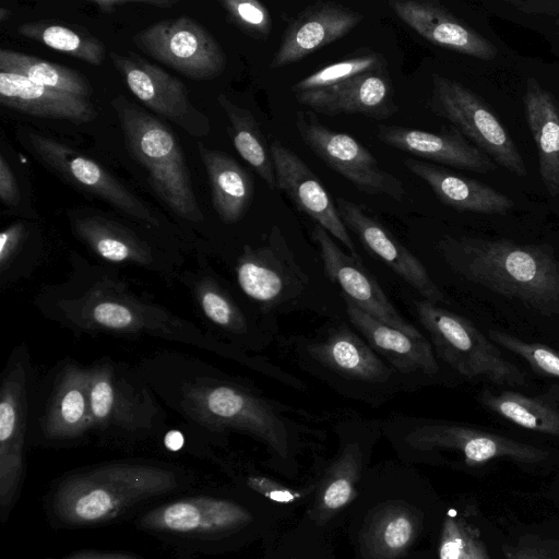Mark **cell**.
Returning <instances> with one entry per match:
<instances>
[{
    "label": "cell",
    "mask_w": 559,
    "mask_h": 559,
    "mask_svg": "<svg viewBox=\"0 0 559 559\" xmlns=\"http://www.w3.org/2000/svg\"><path fill=\"white\" fill-rule=\"evenodd\" d=\"M389 7L429 43L480 60H492L496 46L447 8L428 0H391Z\"/></svg>",
    "instance_id": "484cf974"
},
{
    "label": "cell",
    "mask_w": 559,
    "mask_h": 559,
    "mask_svg": "<svg viewBox=\"0 0 559 559\" xmlns=\"http://www.w3.org/2000/svg\"><path fill=\"white\" fill-rule=\"evenodd\" d=\"M29 348L11 350L0 383V523L5 525L26 478L31 406L36 385Z\"/></svg>",
    "instance_id": "8fae6325"
},
{
    "label": "cell",
    "mask_w": 559,
    "mask_h": 559,
    "mask_svg": "<svg viewBox=\"0 0 559 559\" xmlns=\"http://www.w3.org/2000/svg\"><path fill=\"white\" fill-rule=\"evenodd\" d=\"M524 114L538 155V170L550 197L559 194V103L535 78L526 82Z\"/></svg>",
    "instance_id": "4dcf8cb0"
},
{
    "label": "cell",
    "mask_w": 559,
    "mask_h": 559,
    "mask_svg": "<svg viewBox=\"0 0 559 559\" xmlns=\"http://www.w3.org/2000/svg\"><path fill=\"white\" fill-rule=\"evenodd\" d=\"M336 207L348 230L364 247L378 257L424 300L438 304L444 295L427 272L425 265L376 217L359 204L344 198L336 199Z\"/></svg>",
    "instance_id": "603a6c76"
},
{
    "label": "cell",
    "mask_w": 559,
    "mask_h": 559,
    "mask_svg": "<svg viewBox=\"0 0 559 559\" xmlns=\"http://www.w3.org/2000/svg\"><path fill=\"white\" fill-rule=\"evenodd\" d=\"M439 250L462 278L518 300L542 316L559 317V260L548 246L444 237Z\"/></svg>",
    "instance_id": "277c9868"
},
{
    "label": "cell",
    "mask_w": 559,
    "mask_h": 559,
    "mask_svg": "<svg viewBox=\"0 0 559 559\" xmlns=\"http://www.w3.org/2000/svg\"><path fill=\"white\" fill-rule=\"evenodd\" d=\"M323 271L342 297L377 320L415 338L426 336L392 305L381 286L364 266L359 257L345 252L321 226L312 228Z\"/></svg>",
    "instance_id": "44dd1931"
},
{
    "label": "cell",
    "mask_w": 559,
    "mask_h": 559,
    "mask_svg": "<svg viewBox=\"0 0 559 559\" xmlns=\"http://www.w3.org/2000/svg\"><path fill=\"white\" fill-rule=\"evenodd\" d=\"M404 165L425 181L443 204L456 211L506 215L514 206L512 199L481 181L415 158H406Z\"/></svg>",
    "instance_id": "f546056e"
},
{
    "label": "cell",
    "mask_w": 559,
    "mask_h": 559,
    "mask_svg": "<svg viewBox=\"0 0 559 559\" xmlns=\"http://www.w3.org/2000/svg\"><path fill=\"white\" fill-rule=\"evenodd\" d=\"M178 283L188 292L204 330L236 348L254 353L275 335L273 322L261 317L198 251L195 266L183 269Z\"/></svg>",
    "instance_id": "7c38bea8"
},
{
    "label": "cell",
    "mask_w": 559,
    "mask_h": 559,
    "mask_svg": "<svg viewBox=\"0 0 559 559\" xmlns=\"http://www.w3.org/2000/svg\"><path fill=\"white\" fill-rule=\"evenodd\" d=\"M227 263L240 295L270 322L277 314L302 310L329 319L346 317L344 302L330 289L334 285L299 262L278 226L261 242L242 245Z\"/></svg>",
    "instance_id": "5b68a950"
},
{
    "label": "cell",
    "mask_w": 559,
    "mask_h": 559,
    "mask_svg": "<svg viewBox=\"0 0 559 559\" xmlns=\"http://www.w3.org/2000/svg\"><path fill=\"white\" fill-rule=\"evenodd\" d=\"M480 403L491 413L522 428L559 437V408L514 391H484Z\"/></svg>",
    "instance_id": "836d02e7"
},
{
    "label": "cell",
    "mask_w": 559,
    "mask_h": 559,
    "mask_svg": "<svg viewBox=\"0 0 559 559\" xmlns=\"http://www.w3.org/2000/svg\"><path fill=\"white\" fill-rule=\"evenodd\" d=\"M94 440L88 368L72 357L57 361L36 381L28 445L71 449Z\"/></svg>",
    "instance_id": "30bf717a"
},
{
    "label": "cell",
    "mask_w": 559,
    "mask_h": 559,
    "mask_svg": "<svg viewBox=\"0 0 559 559\" xmlns=\"http://www.w3.org/2000/svg\"><path fill=\"white\" fill-rule=\"evenodd\" d=\"M295 364L341 396L380 407L417 386L383 360L345 318H331L310 336L282 342Z\"/></svg>",
    "instance_id": "8992f818"
},
{
    "label": "cell",
    "mask_w": 559,
    "mask_h": 559,
    "mask_svg": "<svg viewBox=\"0 0 559 559\" xmlns=\"http://www.w3.org/2000/svg\"><path fill=\"white\" fill-rule=\"evenodd\" d=\"M61 282L40 286L33 305L46 319L75 335L155 338L183 344L242 365L283 384L292 374L266 357L236 348L139 293L118 267L72 251Z\"/></svg>",
    "instance_id": "7a4b0ae2"
},
{
    "label": "cell",
    "mask_w": 559,
    "mask_h": 559,
    "mask_svg": "<svg viewBox=\"0 0 559 559\" xmlns=\"http://www.w3.org/2000/svg\"><path fill=\"white\" fill-rule=\"evenodd\" d=\"M350 496V483L346 478H338L328 487L323 499L329 508L336 509L344 506Z\"/></svg>",
    "instance_id": "bcb514c9"
},
{
    "label": "cell",
    "mask_w": 559,
    "mask_h": 559,
    "mask_svg": "<svg viewBox=\"0 0 559 559\" xmlns=\"http://www.w3.org/2000/svg\"><path fill=\"white\" fill-rule=\"evenodd\" d=\"M556 23H557V25H559V17H558V20H557V22H556Z\"/></svg>",
    "instance_id": "816d5d0a"
},
{
    "label": "cell",
    "mask_w": 559,
    "mask_h": 559,
    "mask_svg": "<svg viewBox=\"0 0 559 559\" xmlns=\"http://www.w3.org/2000/svg\"><path fill=\"white\" fill-rule=\"evenodd\" d=\"M31 231L22 222H15L0 234V287L7 289L29 278L41 259L40 241L31 240Z\"/></svg>",
    "instance_id": "d590c367"
},
{
    "label": "cell",
    "mask_w": 559,
    "mask_h": 559,
    "mask_svg": "<svg viewBox=\"0 0 559 559\" xmlns=\"http://www.w3.org/2000/svg\"><path fill=\"white\" fill-rule=\"evenodd\" d=\"M0 199L8 207H14L21 200L16 178L3 155H0Z\"/></svg>",
    "instance_id": "b9f144b4"
},
{
    "label": "cell",
    "mask_w": 559,
    "mask_h": 559,
    "mask_svg": "<svg viewBox=\"0 0 559 559\" xmlns=\"http://www.w3.org/2000/svg\"><path fill=\"white\" fill-rule=\"evenodd\" d=\"M87 368L98 445L131 453L163 438L168 431L166 408L135 365L104 356Z\"/></svg>",
    "instance_id": "52a82bcc"
},
{
    "label": "cell",
    "mask_w": 559,
    "mask_h": 559,
    "mask_svg": "<svg viewBox=\"0 0 559 559\" xmlns=\"http://www.w3.org/2000/svg\"><path fill=\"white\" fill-rule=\"evenodd\" d=\"M0 103L29 116L75 123L93 121L97 116L87 97L41 86L5 71H0Z\"/></svg>",
    "instance_id": "f1b7e54d"
},
{
    "label": "cell",
    "mask_w": 559,
    "mask_h": 559,
    "mask_svg": "<svg viewBox=\"0 0 559 559\" xmlns=\"http://www.w3.org/2000/svg\"><path fill=\"white\" fill-rule=\"evenodd\" d=\"M276 188L283 191L299 211L312 218L354 257H359L355 243L317 175L294 151L274 140L270 144Z\"/></svg>",
    "instance_id": "7402d4cb"
},
{
    "label": "cell",
    "mask_w": 559,
    "mask_h": 559,
    "mask_svg": "<svg viewBox=\"0 0 559 559\" xmlns=\"http://www.w3.org/2000/svg\"><path fill=\"white\" fill-rule=\"evenodd\" d=\"M109 58L143 105L195 138L210 133L209 117L190 100L182 81L133 52L111 51Z\"/></svg>",
    "instance_id": "ffe728a7"
},
{
    "label": "cell",
    "mask_w": 559,
    "mask_h": 559,
    "mask_svg": "<svg viewBox=\"0 0 559 559\" xmlns=\"http://www.w3.org/2000/svg\"><path fill=\"white\" fill-rule=\"evenodd\" d=\"M132 157L147 173L158 198L180 218L201 224L205 216L198 203L185 154L174 132L123 96L111 100Z\"/></svg>",
    "instance_id": "9c48e42d"
},
{
    "label": "cell",
    "mask_w": 559,
    "mask_h": 559,
    "mask_svg": "<svg viewBox=\"0 0 559 559\" xmlns=\"http://www.w3.org/2000/svg\"><path fill=\"white\" fill-rule=\"evenodd\" d=\"M135 367L164 406L215 448L224 449L228 436L238 432L285 453L299 437L323 432L313 426L323 416L267 397L246 379L198 356L157 350Z\"/></svg>",
    "instance_id": "6da1fadb"
},
{
    "label": "cell",
    "mask_w": 559,
    "mask_h": 559,
    "mask_svg": "<svg viewBox=\"0 0 559 559\" xmlns=\"http://www.w3.org/2000/svg\"><path fill=\"white\" fill-rule=\"evenodd\" d=\"M20 139L39 163L63 180L102 199L142 227L162 229L154 212L93 159L29 129L21 130Z\"/></svg>",
    "instance_id": "e0dca14e"
},
{
    "label": "cell",
    "mask_w": 559,
    "mask_h": 559,
    "mask_svg": "<svg viewBox=\"0 0 559 559\" xmlns=\"http://www.w3.org/2000/svg\"><path fill=\"white\" fill-rule=\"evenodd\" d=\"M174 559H197L194 555L186 552H175Z\"/></svg>",
    "instance_id": "681fc988"
},
{
    "label": "cell",
    "mask_w": 559,
    "mask_h": 559,
    "mask_svg": "<svg viewBox=\"0 0 559 559\" xmlns=\"http://www.w3.org/2000/svg\"><path fill=\"white\" fill-rule=\"evenodd\" d=\"M217 102L229 121V134L238 154L275 190L276 180L270 146L253 115L219 94Z\"/></svg>",
    "instance_id": "d6a6232c"
},
{
    "label": "cell",
    "mask_w": 559,
    "mask_h": 559,
    "mask_svg": "<svg viewBox=\"0 0 559 559\" xmlns=\"http://www.w3.org/2000/svg\"><path fill=\"white\" fill-rule=\"evenodd\" d=\"M0 71L26 78L35 84L87 97L92 94L90 81L80 72L34 56L2 48Z\"/></svg>",
    "instance_id": "e575fe53"
},
{
    "label": "cell",
    "mask_w": 559,
    "mask_h": 559,
    "mask_svg": "<svg viewBox=\"0 0 559 559\" xmlns=\"http://www.w3.org/2000/svg\"><path fill=\"white\" fill-rule=\"evenodd\" d=\"M7 13L9 14V11H7L4 8L0 9V21L3 22L5 20Z\"/></svg>",
    "instance_id": "f907efd6"
},
{
    "label": "cell",
    "mask_w": 559,
    "mask_h": 559,
    "mask_svg": "<svg viewBox=\"0 0 559 559\" xmlns=\"http://www.w3.org/2000/svg\"><path fill=\"white\" fill-rule=\"evenodd\" d=\"M506 559H549L544 552L527 547H503Z\"/></svg>",
    "instance_id": "7dc6e473"
},
{
    "label": "cell",
    "mask_w": 559,
    "mask_h": 559,
    "mask_svg": "<svg viewBox=\"0 0 559 559\" xmlns=\"http://www.w3.org/2000/svg\"><path fill=\"white\" fill-rule=\"evenodd\" d=\"M91 2L105 13L114 12L116 9L119 8L117 4V0H94Z\"/></svg>",
    "instance_id": "c3c4849f"
},
{
    "label": "cell",
    "mask_w": 559,
    "mask_h": 559,
    "mask_svg": "<svg viewBox=\"0 0 559 559\" xmlns=\"http://www.w3.org/2000/svg\"><path fill=\"white\" fill-rule=\"evenodd\" d=\"M200 486L190 466L155 457L83 465L55 477L43 496L48 525L57 531L104 527L132 520L147 507Z\"/></svg>",
    "instance_id": "3957f363"
},
{
    "label": "cell",
    "mask_w": 559,
    "mask_h": 559,
    "mask_svg": "<svg viewBox=\"0 0 559 559\" xmlns=\"http://www.w3.org/2000/svg\"><path fill=\"white\" fill-rule=\"evenodd\" d=\"M415 307L435 354L459 374L500 385L526 383L525 373L469 320L424 299L416 301Z\"/></svg>",
    "instance_id": "4fadbf2b"
},
{
    "label": "cell",
    "mask_w": 559,
    "mask_h": 559,
    "mask_svg": "<svg viewBox=\"0 0 559 559\" xmlns=\"http://www.w3.org/2000/svg\"><path fill=\"white\" fill-rule=\"evenodd\" d=\"M412 532L413 527L407 518H395L384 528V544L391 549H400L408 543Z\"/></svg>",
    "instance_id": "7bdbcfd3"
},
{
    "label": "cell",
    "mask_w": 559,
    "mask_h": 559,
    "mask_svg": "<svg viewBox=\"0 0 559 559\" xmlns=\"http://www.w3.org/2000/svg\"><path fill=\"white\" fill-rule=\"evenodd\" d=\"M68 217L74 237L104 264L133 266L168 284L178 282L185 259L174 247L100 214L70 212Z\"/></svg>",
    "instance_id": "9a60e30c"
},
{
    "label": "cell",
    "mask_w": 559,
    "mask_h": 559,
    "mask_svg": "<svg viewBox=\"0 0 559 559\" xmlns=\"http://www.w3.org/2000/svg\"><path fill=\"white\" fill-rule=\"evenodd\" d=\"M488 337L496 345L522 358L536 372L559 380V350L545 344L523 341L498 330H489Z\"/></svg>",
    "instance_id": "f35d334b"
},
{
    "label": "cell",
    "mask_w": 559,
    "mask_h": 559,
    "mask_svg": "<svg viewBox=\"0 0 559 559\" xmlns=\"http://www.w3.org/2000/svg\"><path fill=\"white\" fill-rule=\"evenodd\" d=\"M441 559H491L479 532L463 521L448 520L440 547Z\"/></svg>",
    "instance_id": "ab89813d"
},
{
    "label": "cell",
    "mask_w": 559,
    "mask_h": 559,
    "mask_svg": "<svg viewBox=\"0 0 559 559\" xmlns=\"http://www.w3.org/2000/svg\"><path fill=\"white\" fill-rule=\"evenodd\" d=\"M344 305L350 325L383 360L417 388L431 383L438 376L440 366L427 338H415L386 325L346 299Z\"/></svg>",
    "instance_id": "cb8c5ba5"
},
{
    "label": "cell",
    "mask_w": 559,
    "mask_h": 559,
    "mask_svg": "<svg viewBox=\"0 0 559 559\" xmlns=\"http://www.w3.org/2000/svg\"><path fill=\"white\" fill-rule=\"evenodd\" d=\"M211 188L212 204L224 224H236L247 213L253 198V181L231 156L198 142Z\"/></svg>",
    "instance_id": "1f68e13d"
},
{
    "label": "cell",
    "mask_w": 559,
    "mask_h": 559,
    "mask_svg": "<svg viewBox=\"0 0 559 559\" xmlns=\"http://www.w3.org/2000/svg\"><path fill=\"white\" fill-rule=\"evenodd\" d=\"M43 559H148L145 556L130 550H102L81 549L61 558Z\"/></svg>",
    "instance_id": "f6af8a7d"
},
{
    "label": "cell",
    "mask_w": 559,
    "mask_h": 559,
    "mask_svg": "<svg viewBox=\"0 0 559 559\" xmlns=\"http://www.w3.org/2000/svg\"><path fill=\"white\" fill-rule=\"evenodd\" d=\"M17 32L24 37L93 66H100L104 61L103 43L86 32L48 22L21 24Z\"/></svg>",
    "instance_id": "8d00e7d4"
},
{
    "label": "cell",
    "mask_w": 559,
    "mask_h": 559,
    "mask_svg": "<svg viewBox=\"0 0 559 559\" xmlns=\"http://www.w3.org/2000/svg\"><path fill=\"white\" fill-rule=\"evenodd\" d=\"M384 419V431L406 449L423 452L453 450L469 465H483L498 459L538 463L549 455L544 449L457 423L404 414Z\"/></svg>",
    "instance_id": "5bb4252c"
},
{
    "label": "cell",
    "mask_w": 559,
    "mask_h": 559,
    "mask_svg": "<svg viewBox=\"0 0 559 559\" xmlns=\"http://www.w3.org/2000/svg\"><path fill=\"white\" fill-rule=\"evenodd\" d=\"M132 40L151 58L191 80H213L226 68V55L218 41L187 15L154 23Z\"/></svg>",
    "instance_id": "ac0fdd59"
},
{
    "label": "cell",
    "mask_w": 559,
    "mask_h": 559,
    "mask_svg": "<svg viewBox=\"0 0 559 559\" xmlns=\"http://www.w3.org/2000/svg\"><path fill=\"white\" fill-rule=\"evenodd\" d=\"M252 513L224 489L200 485L165 498L132 519L134 528L175 552L212 555L230 547Z\"/></svg>",
    "instance_id": "ba28073f"
},
{
    "label": "cell",
    "mask_w": 559,
    "mask_h": 559,
    "mask_svg": "<svg viewBox=\"0 0 559 559\" xmlns=\"http://www.w3.org/2000/svg\"><path fill=\"white\" fill-rule=\"evenodd\" d=\"M385 61L380 53L368 52L328 64L292 85L297 93L329 88L360 74L384 69Z\"/></svg>",
    "instance_id": "74e56055"
},
{
    "label": "cell",
    "mask_w": 559,
    "mask_h": 559,
    "mask_svg": "<svg viewBox=\"0 0 559 559\" xmlns=\"http://www.w3.org/2000/svg\"><path fill=\"white\" fill-rule=\"evenodd\" d=\"M378 139L399 151L460 169L487 174L496 163L457 130L429 132L397 126H378Z\"/></svg>",
    "instance_id": "83f0119b"
},
{
    "label": "cell",
    "mask_w": 559,
    "mask_h": 559,
    "mask_svg": "<svg viewBox=\"0 0 559 559\" xmlns=\"http://www.w3.org/2000/svg\"><path fill=\"white\" fill-rule=\"evenodd\" d=\"M432 111L451 122L468 142L510 173L525 177V162L507 128L483 98L462 83L431 76Z\"/></svg>",
    "instance_id": "2e32d148"
},
{
    "label": "cell",
    "mask_w": 559,
    "mask_h": 559,
    "mask_svg": "<svg viewBox=\"0 0 559 559\" xmlns=\"http://www.w3.org/2000/svg\"><path fill=\"white\" fill-rule=\"evenodd\" d=\"M221 4L230 20L254 38H266L272 29L269 9L258 0H223Z\"/></svg>",
    "instance_id": "60d3db41"
},
{
    "label": "cell",
    "mask_w": 559,
    "mask_h": 559,
    "mask_svg": "<svg viewBox=\"0 0 559 559\" xmlns=\"http://www.w3.org/2000/svg\"><path fill=\"white\" fill-rule=\"evenodd\" d=\"M296 127L304 143L360 192L384 194L396 201L405 195L403 182L383 169L369 150L355 138L326 128L306 111L297 112Z\"/></svg>",
    "instance_id": "d6986e66"
},
{
    "label": "cell",
    "mask_w": 559,
    "mask_h": 559,
    "mask_svg": "<svg viewBox=\"0 0 559 559\" xmlns=\"http://www.w3.org/2000/svg\"><path fill=\"white\" fill-rule=\"evenodd\" d=\"M362 20L361 13L333 1L307 5L283 33L270 68L275 70L300 61L344 37Z\"/></svg>",
    "instance_id": "d4e9b609"
},
{
    "label": "cell",
    "mask_w": 559,
    "mask_h": 559,
    "mask_svg": "<svg viewBox=\"0 0 559 559\" xmlns=\"http://www.w3.org/2000/svg\"><path fill=\"white\" fill-rule=\"evenodd\" d=\"M506 2L525 14L559 17V0H506Z\"/></svg>",
    "instance_id": "ee69618b"
},
{
    "label": "cell",
    "mask_w": 559,
    "mask_h": 559,
    "mask_svg": "<svg viewBox=\"0 0 559 559\" xmlns=\"http://www.w3.org/2000/svg\"><path fill=\"white\" fill-rule=\"evenodd\" d=\"M295 98L300 105L329 116L358 114L386 119L397 109L385 69L360 74L329 88L297 93Z\"/></svg>",
    "instance_id": "4316f807"
}]
</instances>
